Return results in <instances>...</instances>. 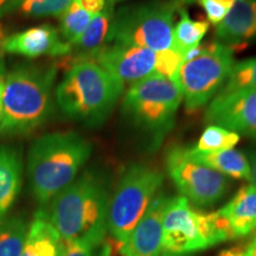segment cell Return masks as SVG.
<instances>
[{"label": "cell", "instance_id": "obj_1", "mask_svg": "<svg viewBox=\"0 0 256 256\" xmlns=\"http://www.w3.org/2000/svg\"><path fill=\"white\" fill-rule=\"evenodd\" d=\"M107 179L86 171L49 203L46 215L64 241L88 240L101 246L107 234Z\"/></svg>", "mask_w": 256, "mask_h": 256}, {"label": "cell", "instance_id": "obj_2", "mask_svg": "<svg viewBox=\"0 0 256 256\" xmlns=\"http://www.w3.org/2000/svg\"><path fill=\"white\" fill-rule=\"evenodd\" d=\"M56 66L23 63L6 72L0 136L34 132L54 110Z\"/></svg>", "mask_w": 256, "mask_h": 256}, {"label": "cell", "instance_id": "obj_3", "mask_svg": "<svg viewBox=\"0 0 256 256\" xmlns=\"http://www.w3.org/2000/svg\"><path fill=\"white\" fill-rule=\"evenodd\" d=\"M92 145L76 132H54L34 140L28 153L31 192L40 206L49 204L72 184L90 158Z\"/></svg>", "mask_w": 256, "mask_h": 256}, {"label": "cell", "instance_id": "obj_4", "mask_svg": "<svg viewBox=\"0 0 256 256\" xmlns=\"http://www.w3.org/2000/svg\"><path fill=\"white\" fill-rule=\"evenodd\" d=\"M124 86L90 60H72L55 90L57 106L66 118L98 127L113 113Z\"/></svg>", "mask_w": 256, "mask_h": 256}, {"label": "cell", "instance_id": "obj_5", "mask_svg": "<svg viewBox=\"0 0 256 256\" xmlns=\"http://www.w3.org/2000/svg\"><path fill=\"white\" fill-rule=\"evenodd\" d=\"M182 102V92L174 80L152 76L128 88L122 98L121 113L145 138L151 148L156 150L174 128Z\"/></svg>", "mask_w": 256, "mask_h": 256}, {"label": "cell", "instance_id": "obj_6", "mask_svg": "<svg viewBox=\"0 0 256 256\" xmlns=\"http://www.w3.org/2000/svg\"><path fill=\"white\" fill-rule=\"evenodd\" d=\"M232 240L218 211L202 212L183 196L168 197L162 218V248L166 252L190 254Z\"/></svg>", "mask_w": 256, "mask_h": 256}, {"label": "cell", "instance_id": "obj_7", "mask_svg": "<svg viewBox=\"0 0 256 256\" xmlns=\"http://www.w3.org/2000/svg\"><path fill=\"white\" fill-rule=\"evenodd\" d=\"M178 0H148L115 12L108 44L124 43L156 51L174 49V28Z\"/></svg>", "mask_w": 256, "mask_h": 256}, {"label": "cell", "instance_id": "obj_8", "mask_svg": "<svg viewBox=\"0 0 256 256\" xmlns=\"http://www.w3.org/2000/svg\"><path fill=\"white\" fill-rule=\"evenodd\" d=\"M234 63L232 48L220 42L188 51L174 78L185 108L194 112L210 104L226 86Z\"/></svg>", "mask_w": 256, "mask_h": 256}, {"label": "cell", "instance_id": "obj_9", "mask_svg": "<svg viewBox=\"0 0 256 256\" xmlns=\"http://www.w3.org/2000/svg\"><path fill=\"white\" fill-rule=\"evenodd\" d=\"M164 174L152 166L134 162L124 170L110 197L107 230L116 241L124 243L153 198L162 191Z\"/></svg>", "mask_w": 256, "mask_h": 256}, {"label": "cell", "instance_id": "obj_10", "mask_svg": "<svg viewBox=\"0 0 256 256\" xmlns=\"http://www.w3.org/2000/svg\"><path fill=\"white\" fill-rule=\"evenodd\" d=\"M87 60H94L124 86L152 76L174 80L184 63V56L174 49L156 51L124 43L107 44Z\"/></svg>", "mask_w": 256, "mask_h": 256}, {"label": "cell", "instance_id": "obj_11", "mask_svg": "<svg viewBox=\"0 0 256 256\" xmlns=\"http://www.w3.org/2000/svg\"><path fill=\"white\" fill-rule=\"evenodd\" d=\"M165 165L180 196L198 208L215 206L232 185L228 177L192 158L186 147H171L166 153Z\"/></svg>", "mask_w": 256, "mask_h": 256}, {"label": "cell", "instance_id": "obj_12", "mask_svg": "<svg viewBox=\"0 0 256 256\" xmlns=\"http://www.w3.org/2000/svg\"><path fill=\"white\" fill-rule=\"evenodd\" d=\"M206 121L256 139V88L220 92L208 106Z\"/></svg>", "mask_w": 256, "mask_h": 256}, {"label": "cell", "instance_id": "obj_13", "mask_svg": "<svg viewBox=\"0 0 256 256\" xmlns=\"http://www.w3.org/2000/svg\"><path fill=\"white\" fill-rule=\"evenodd\" d=\"M0 51L34 60L44 56H70L72 46L63 40L58 28L46 23L5 36L0 42Z\"/></svg>", "mask_w": 256, "mask_h": 256}, {"label": "cell", "instance_id": "obj_14", "mask_svg": "<svg viewBox=\"0 0 256 256\" xmlns=\"http://www.w3.org/2000/svg\"><path fill=\"white\" fill-rule=\"evenodd\" d=\"M168 197L159 191L142 218L122 243L127 256H160L162 248V218Z\"/></svg>", "mask_w": 256, "mask_h": 256}, {"label": "cell", "instance_id": "obj_15", "mask_svg": "<svg viewBox=\"0 0 256 256\" xmlns=\"http://www.w3.org/2000/svg\"><path fill=\"white\" fill-rule=\"evenodd\" d=\"M215 34L217 42L232 48L256 40V0H236Z\"/></svg>", "mask_w": 256, "mask_h": 256}, {"label": "cell", "instance_id": "obj_16", "mask_svg": "<svg viewBox=\"0 0 256 256\" xmlns=\"http://www.w3.org/2000/svg\"><path fill=\"white\" fill-rule=\"evenodd\" d=\"M217 211L228 223L232 240L256 232V188L252 184L242 186Z\"/></svg>", "mask_w": 256, "mask_h": 256}, {"label": "cell", "instance_id": "obj_17", "mask_svg": "<svg viewBox=\"0 0 256 256\" xmlns=\"http://www.w3.org/2000/svg\"><path fill=\"white\" fill-rule=\"evenodd\" d=\"M64 240L50 222L46 211L40 209L28 224L22 256H63Z\"/></svg>", "mask_w": 256, "mask_h": 256}, {"label": "cell", "instance_id": "obj_18", "mask_svg": "<svg viewBox=\"0 0 256 256\" xmlns=\"http://www.w3.org/2000/svg\"><path fill=\"white\" fill-rule=\"evenodd\" d=\"M23 162L14 147L0 146V220L17 200L22 186Z\"/></svg>", "mask_w": 256, "mask_h": 256}, {"label": "cell", "instance_id": "obj_19", "mask_svg": "<svg viewBox=\"0 0 256 256\" xmlns=\"http://www.w3.org/2000/svg\"><path fill=\"white\" fill-rule=\"evenodd\" d=\"M114 2H110L104 11L92 16L83 34L72 44L74 60H87L108 44L112 20L114 17Z\"/></svg>", "mask_w": 256, "mask_h": 256}, {"label": "cell", "instance_id": "obj_20", "mask_svg": "<svg viewBox=\"0 0 256 256\" xmlns=\"http://www.w3.org/2000/svg\"><path fill=\"white\" fill-rule=\"evenodd\" d=\"M188 152L198 162L226 177L250 180V165L242 151L232 148L218 152H197L194 148H188Z\"/></svg>", "mask_w": 256, "mask_h": 256}, {"label": "cell", "instance_id": "obj_21", "mask_svg": "<svg viewBox=\"0 0 256 256\" xmlns=\"http://www.w3.org/2000/svg\"><path fill=\"white\" fill-rule=\"evenodd\" d=\"M179 20L174 28V49L185 56L188 51L200 46V42L209 31L208 20H194L188 16V10L178 8Z\"/></svg>", "mask_w": 256, "mask_h": 256}, {"label": "cell", "instance_id": "obj_22", "mask_svg": "<svg viewBox=\"0 0 256 256\" xmlns=\"http://www.w3.org/2000/svg\"><path fill=\"white\" fill-rule=\"evenodd\" d=\"M72 2L74 0H10L0 8V16L10 11H18L26 18H60Z\"/></svg>", "mask_w": 256, "mask_h": 256}, {"label": "cell", "instance_id": "obj_23", "mask_svg": "<svg viewBox=\"0 0 256 256\" xmlns=\"http://www.w3.org/2000/svg\"><path fill=\"white\" fill-rule=\"evenodd\" d=\"M28 224L23 217H5L0 220V256H22Z\"/></svg>", "mask_w": 256, "mask_h": 256}, {"label": "cell", "instance_id": "obj_24", "mask_svg": "<svg viewBox=\"0 0 256 256\" xmlns=\"http://www.w3.org/2000/svg\"><path fill=\"white\" fill-rule=\"evenodd\" d=\"M241 136L218 124H209L203 130L194 147L197 152H218L232 150L238 145Z\"/></svg>", "mask_w": 256, "mask_h": 256}, {"label": "cell", "instance_id": "obj_25", "mask_svg": "<svg viewBox=\"0 0 256 256\" xmlns=\"http://www.w3.org/2000/svg\"><path fill=\"white\" fill-rule=\"evenodd\" d=\"M92 14L86 11L76 0L70 4L64 14L60 17V34L64 42L72 44L83 34L90 23Z\"/></svg>", "mask_w": 256, "mask_h": 256}, {"label": "cell", "instance_id": "obj_26", "mask_svg": "<svg viewBox=\"0 0 256 256\" xmlns=\"http://www.w3.org/2000/svg\"><path fill=\"white\" fill-rule=\"evenodd\" d=\"M256 88V57L234 63L228 81L220 92Z\"/></svg>", "mask_w": 256, "mask_h": 256}, {"label": "cell", "instance_id": "obj_27", "mask_svg": "<svg viewBox=\"0 0 256 256\" xmlns=\"http://www.w3.org/2000/svg\"><path fill=\"white\" fill-rule=\"evenodd\" d=\"M98 246L88 240L64 241L63 256H95Z\"/></svg>", "mask_w": 256, "mask_h": 256}, {"label": "cell", "instance_id": "obj_28", "mask_svg": "<svg viewBox=\"0 0 256 256\" xmlns=\"http://www.w3.org/2000/svg\"><path fill=\"white\" fill-rule=\"evenodd\" d=\"M100 256H127V255L126 252H124L122 243L112 238L104 243Z\"/></svg>", "mask_w": 256, "mask_h": 256}, {"label": "cell", "instance_id": "obj_29", "mask_svg": "<svg viewBox=\"0 0 256 256\" xmlns=\"http://www.w3.org/2000/svg\"><path fill=\"white\" fill-rule=\"evenodd\" d=\"M80 5L82 6L86 11L89 14L95 16L100 14L101 11H104L112 0H76Z\"/></svg>", "mask_w": 256, "mask_h": 256}, {"label": "cell", "instance_id": "obj_30", "mask_svg": "<svg viewBox=\"0 0 256 256\" xmlns=\"http://www.w3.org/2000/svg\"><path fill=\"white\" fill-rule=\"evenodd\" d=\"M247 158L250 165V182L256 188V144L250 147Z\"/></svg>", "mask_w": 256, "mask_h": 256}, {"label": "cell", "instance_id": "obj_31", "mask_svg": "<svg viewBox=\"0 0 256 256\" xmlns=\"http://www.w3.org/2000/svg\"><path fill=\"white\" fill-rule=\"evenodd\" d=\"M244 250L246 248L243 247H234L220 252L218 256H244Z\"/></svg>", "mask_w": 256, "mask_h": 256}, {"label": "cell", "instance_id": "obj_32", "mask_svg": "<svg viewBox=\"0 0 256 256\" xmlns=\"http://www.w3.org/2000/svg\"><path fill=\"white\" fill-rule=\"evenodd\" d=\"M5 76H6V70L0 72V122H2V92H4Z\"/></svg>", "mask_w": 256, "mask_h": 256}, {"label": "cell", "instance_id": "obj_33", "mask_svg": "<svg viewBox=\"0 0 256 256\" xmlns=\"http://www.w3.org/2000/svg\"><path fill=\"white\" fill-rule=\"evenodd\" d=\"M178 2H179V4H180V6H182V4H184V2H191L192 0H178ZM211 2H216V4L222 5V6H224V8H226L230 10V8H232L234 2H235L236 0H211Z\"/></svg>", "mask_w": 256, "mask_h": 256}, {"label": "cell", "instance_id": "obj_34", "mask_svg": "<svg viewBox=\"0 0 256 256\" xmlns=\"http://www.w3.org/2000/svg\"><path fill=\"white\" fill-rule=\"evenodd\" d=\"M244 256H256V235L248 243L247 247H246Z\"/></svg>", "mask_w": 256, "mask_h": 256}, {"label": "cell", "instance_id": "obj_35", "mask_svg": "<svg viewBox=\"0 0 256 256\" xmlns=\"http://www.w3.org/2000/svg\"><path fill=\"white\" fill-rule=\"evenodd\" d=\"M4 70H6L5 60H4V56H2V52L0 51V72H4Z\"/></svg>", "mask_w": 256, "mask_h": 256}, {"label": "cell", "instance_id": "obj_36", "mask_svg": "<svg viewBox=\"0 0 256 256\" xmlns=\"http://www.w3.org/2000/svg\"><path fill=\"white\" fill-rule=\"evenodd\" d=\"M160 256H183V255L174 254V252H164V254H162Z\"/></svg>", "mask_w": 256, "mask_h": 256}, {"label": "cell", "instance_id": "obj_37", "mask_svg": "<svg viewBox=\"0 0 256 256\" xmlns=\"http://www.w3.org/2000/svg\"><path fill=\"white\" fill-rule=\"evenodd\" d=\"M8 2H10V0H0V8H2L4 5L8 4Z\"/></svg>", "mask_w": 256, "mask_h": 256}, {"label": "cell", "instance_id": "obj_38", "mask_svg": "<svg viewBox=\"0 0 256 256\" xmlns=\"http://www.w3.org/2000/svg\"><path fill=\"white\" fill-rule=\"evenodd\" d=\"M5 37V34H4V31H2V28L0 26V42L2 40V38Z\"/></svg>", "mask_w": 256, "mask_h": 256}, {"label": "cell", "instance_id": "obj_39", "mask_svg": "<svg viewBox=\"0 0 256 256\" xmlns=\"http://www.w3.org/2000/svg\"><path fill=\"white\" fill-rule=\"evenodd\" d=\"M112 2H114V4H116V2H124V0H112Z\"/></svg>", "mask_w": 256, "mask_h": 256}]
</instances>
